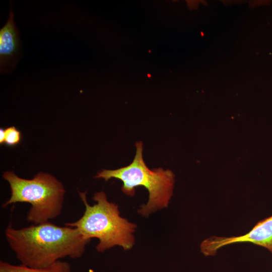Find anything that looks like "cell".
<instances>
[{
    "label": "cell",
    "instance_id": "obj_1",
    "mask_svg": "<svg viewBox=\"0 0 272 272\" xmlns=\"http://www.w3.org/2000/svg\"><path fill=\"white\" fill-rule=\"evenodd\" d=\"M5 235L21 264L32 268L46 267L66 257L79 258L90 242L76 228L49 221L20 229L10 224Z\"/></svg>",
    "mask_w": 272,
    "mask_h": 272
},
{
    "label": "cell",
    "instance_id": "obj_5",
    "mask_svg": "<svg viewBox=\"0 0 272 272\" xmlns=\"http://www.w3.org/2000/svg\"><path fill=\"white\" fill-rule=\"evenodd\" d=\"M238 243H251L267 249L272 253V215L259 221L249 232L244 235L210 237L204 240L200 247L205 256H214L221 248Z\"/></svg>",
    "mask_w": 272,
    "mask_h": 272
},
{
    "label": "cell",
    "instance_id": "obj_6",
    "mask_svg": "<svg viewBox=\"0 0 272 272\" xmlns=\"http://www.w3.org/2000/svg\"><path fill=\"white\" fill-rule=\"evenodd\" d=\"M11 9L6 23L0 29V66L3 72L18 55L20 47L19 31Z\"/></svg>",
    "mask_w": 272,
    "mask_h": 272
},
{
    "label": "cell",
    "instance_id": "obj_2",
    "mask_svg": "<svg viewBox=\"0 0 272 272\" xmlns=\"http://www.w3.org/2000/svg\"><path fill=\"white\" fill-rule=\"evenodd\" d=\"M79 194L85 207L84 214L77 221L64 225L77 229L87 240L97 238L99 242L96 248L98 252L116 245L124 250L131 249L137 226L120 216L118 206L109 202L103 191L94 194L93 199L97 203L93 206L87 200L86 192H79Z\"/></svg>",
    "mask_w": 272,
    "mask_h": 272
},
{
    "label": "cell",
    "instance_id": "obj_8",
    "mask_svg": "<svg viewBox=\"0 0 272 272\" xmlns=\"http://www.w3.org/2000/svg\"><path fill=\"white\" fill-rule=\"evenodd\" d=\"M5 139L4 144L13 147L18 145L21 140V132L15 126H11L5 129Z\"/></svg>",
    "mask_w": 272,
    "mask_h": 272
},
{
    "label": "cell",
    "instance_id": "obj_4",
    "mask_svg": "<svg viewBox=\"0 0 272 272\" xmlns=\"http://www.w3.org/2000/svg\"><path fill=\"white\" fill-rule=\"evenodd\" d=\"M3 177L8 182L11 192L4 208L16 202L30 203L26 220L35 225L49 222L60 215L65 189L54 176L40 172L33 179H26L13 171H7Z\"/></svg>",
    "mask_w": 272,
    "mask_h": 272
},
{
    "label": "cell",
    "instance_id": "obj_7",
    "mask_svg": "<svg viewBox=\"0 0 272 272\" xmlns=\"http://www.w3.org/2000/svg\"><path fill=\"white\" fill-rule=\"evenodd\" d=\"M0 272H71V267L67 262L61 260L41 268L29 267L23 264L14 265L1 260Z\"/></svg>",
    "mask_w": 272,
    "mask_h": 272
},
{
    "label": "cell",
    "instance_id": "obj_3",
    "mask_svg": "<svg viewBox=\"0 0 272 272\" xmlns=\"http://www.w3.org/2000/svg\"><path fill=\"white\" fill-rule=\"evenodd\" d=\"M135 147V156L128 165L115 170L103 169L95 177L103 178L106 181L111 178L121 180L123 182L122 191L130 196L134 195L135 188H146L149 192V199L146 204L141 207L138 213L146 217L168 207L173 194L174 175L171 170L162 168L150 169L143 159V143L137 142Z\"/></svg>",
    "mask_w": 272,
    "mask_h": 272
},
{
    "label": "cell",
    "instance_id": "obj_9",
    "mask_svg": "<svg viewBox=\"0 0 272 272\" xmlns=\"http://www.w3.org/2000/svg\"><path fill=\"white\" fill-rule=\"evenodd\" d=\"M5 139V129L1 128L0 129V143L1 145L4 144Z\"/></svg>",
    "mask_w": 272,
    "mask_h": 272
}]
</instances>
